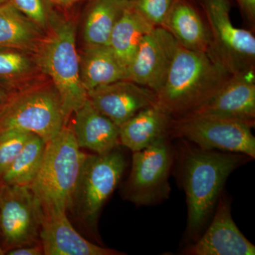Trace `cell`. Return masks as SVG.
Listing matches in <instances>:
<instances>
[{
	"instance_id": "cell-1",
	"label": "cell",
	"mask_w": 255,
	"mask_h": 255,
	"mask_svg": "<svg viewBox=\"0 0 255 255\" xmlns=\"http://www.w3.org/2000/svg\"><path fill=\"white\" fill-rule=\"evenodd\" d=\"M179 174L187 196V236L195 242L201 236L216 209L228 178L249 156L205 150L182 139Z\"/></svg>"
},
{
	"instance_id": "cell-2",
	"label": "cell",
	"mask_w": 255,
	"mask_h": 255,
	"mask_svg": "<svg viewBox=\"0 0 255 255\" xmlns=\"http://www.w3.org/2000/svg\"><path fill=\"white\" fill-rule=\"evenodd\" d=\"M231 74L208 53L178 45L157 103L173 117L190 114L213 97Z\"/></svg>"
},
{
	"instance_id": "cell-3",
	"label": "cell",
	"mask_w": 255,
	"mask_h": 255,
	"mask_svg": "<svg viewBox=\"0 0 255 255\" xmlns=\"http://www.w3.org/2000/svg\"><path fill=\"white\" fill-rule=\"evenodd\" d=\"M86 156L73 128L66 125L47 142L41 167L30 186L43 214L66 213L70 209Z\"/></svg>"
},
{
	"instance_id": "cell-4",
	"label": "cell",
	"mask_w": 255,
	"mask_h": 255,
	"mask_svg": "<svg viewBox=\"0 0 255 255\" xmlns=\"http://www.w3.org/2000/svg\"><path fill=\"white\" fill-rule=\"evenodd\" d=\"M35 53L37 65L51 79L58 92L68 121L88 99L80 77L75 25L70 20L57 18Z\"/></svg>"
},
{
	"instance_id": "cell-5",
	"label": "cell",
	"mask_w": 255,
	"mask_h": 255,
	"mask_svg": "<svg viewBox=\"0 0 255 255\" xmlns=\"http://www.w3.org/2000/svg\"><path fill=\"white\" fill-rule=\"evenodd\" d=\"M59 95L53 85H42L16 92L0 117V132L23 130L46 142L66 125Z\"/></svg>"
},
{
	"instance_id": "cell-6",
	"label": "cell",
	"mask_w": 255,
	"mask_h": 255,
	"mask_svg": "<svg viewBox=\"0 0 255 255\" xmlns=\"http://www.w3.org/2000/svg\"><path fill=\"white\" fill-rule=\"evenodd\" d=\"M126 167L125 157L117 147L85 157L70 208L92 232L97 231L101 211L120 182Z\"/></svg>"
},
{
	"instance_id": "cell-7",
	"label": "cell",
	"mask_w": 255,
	"mask_h": 255,
	"mask_svg": "<svg viewBox=\"0 0 255 255\" xmlns=\"http://www.w3.org/2000/svg\"><path fill=\"white\" fill-rule=\"evenodd\" d=\"M205 16L212 38L211 56L231 75L255 73V37L236 27L230 0H196Z\"/></svg>"
},
{
	"instance_id": "cell-8",
	"label": "cell",
	"mask_w": 255,
	"mask_h": 255,
	"mask_svg": "<svg viewBox=\"0 0 255 255\" xmlns=\"http://www.w3.org/2000/svg\"><path fill=\"white\" fill-rule=\"evenodd\" d=\"M174 157L169 137L132 152L130 175L124 184V198L138 206L155 205L168 199Z\"/></svg>"
},
{
	"instance_id": "cell-9",
	"label": "cell",
	"mask_w": 255,
	"mask_h": 255,
	"mask_svg": "<svg viewBox=\"0 0 255 255\" xmlns=\"http://www.w3.org/2000/svg\"><path fill=\"white\" fill-rule=\"evenodd\" d=\"M252 126L231 119L186 116L173 118L169 138H180L205 150L235 152L255 157Z\"/></svg>"
},
{
	"instance_id": "cell-10",
	"label": "cell",
	"mask_w": 255,
	"mask_h": 255,
	"mask_svg": "<svg viewBox=\"0 0 255 255\" xmlns=\"http://www.w3.org/2000/svg\"><path fill=\"white\" fill-rule=\"evenodd\" d=\"M43 212L28 186L8 185L0 182V241L6 252L41 243Z\"/></svg>"
},
{
	"instance_id": "cell-11",
	"label": "cell",
	"mask_w": 255,
	"mask_h": 255,
	"mask_svg": "<svg viewBox=\"0 0 255 255\" xmlns=\"http://www.w3.org/2000/svg\"><path fill=\"white\" fill-rule=\"evenodd\" d=\"M178 45L165 28H152L140 42L128 68L127 80L157 93L167 78Z\"/></svg>"
},
{
	"instance_id": "cell-12",
	"label": "cell",
	"mask_w": 255,
	"mask_h": 255,
	"mask_svg": "<svg viewBox=\"0 0 255 255\" xmlns=\"http://www.w3.org/2000/svg\"><path fill=\"white\" fill-rule=\"evenodd\" d=\"M189 255H254L255 246L233 221L231 201L223 194L212 221L202 236L184 251Z\"/></svg>"
},
{
	"instance_id": "cell-13",
	"label": "cell",
	"mask_w": 255,
	"mask_h": 255,
	"mask_svg": "<svg viewBox=\"0 0 255 255\" xmlns=\"http://www.w3.org/2000/svg\"><path fill=\"white\" fill-rule=\"evenodd\" d=\"M255 81V73L232 75L211 99L186 116L231 119L254 127Z\"/></svg>"
},
{
	"instance_id": "cell-14",
	"label": "cell",
	"mask_w": 255,
	"mask_h": 255,
	"mask_svg": "<svg viewBox=\"0 0 255 255\" xmlns=\"http://www.w3.org/2000/svg\"><path fill=\"white\" fill-rule=\"evenodd\" d=\"M99 112L120 127L140 111L157 103V94L130 80H123L87 92Z\"/></svg>"
},
{
	"instance_id": "cell-15",
	"label": "cell",
	"mask_w": 255,
	"mask_h": 255,
	"mask_svg": "<svg viewBox=\"0 0 255 255\" xmlns=\"http://www.w3.org/2000/svg\"><path fill=\"white\" fill-rule=\"evenodd\" d=\"M40 241L46 255H120L87 241L73 228L66 213L43 214Z\"/></svg>"
},
{
	"instance_id": "cell-16",
	"label": "cell",
	"mask_w": 255,
	"mask_h": 255,
	"mask_svg": "<svg viewBox=\"0 0 255 255\" xmlns=\"http://www.w3.org/2000/svg\"><path fill=\"white\" fill-rule=\"evenodd\" d=\"M181 46L211 55L212 38L196 0H176L162 25Z\"/></svg>"
},
{
	"instance_id": "cell-17",
	"label": "cell",
	"mask_w": 255,
	"mask_h": 255,
	"mask_svg": "<svg viewBox=\"0 0 255 255\" xmlns=\"http://www.w3.org/2000/svg\"><path fill=\"white\" fill-rule=\"evenodd\" d=\"M75 114L73 129L80 148L105 154L120 145L118 126L99 112L88 99Z\"/></svg>"
},
{
	"instance_id": "cell-18",
	"label": "cell",
	"mask_w": 255,
	"mask_h": 255,
	"mask_svg": "<svg viewBox=\"0 0 255 255\" xmlns=\"http://www.w3.org/2000/svg\"><path fill=\"white\" fill-rule=\"evenodd\" d=\"M173 117L156 103L139 112L119 127L120 145L132 152L169 137Z\"/></svg>"
},
{
	"instance_id": "cell-19",
	"label": "cell",
	"mask_w": 255,
	"mask_h": 255,
	"mask_svg": "<svg viewBox=\"0 0 255 255\" xmlns=\"http://www.w3.org/2000/svg\"><path fill=\"white\" fill-rule=\"evenodd\" d=\"M80 63V77L87 92L127 79V68L109 46L85 47Z\"/></svg>"
},
{
	"instance_id": "cell-20",
	"label": "cell",
	"mask_w": 255,
	"mask_h": 255,
	"mask_svg": "<svg viewBox=\"0 0 255 255\" xmlns=\"http://www.w3.org/2000/svg\"><path fill=\"white\" fill-rule=\"evenodd\" d=\"M43 31L9 1L0 5V49L36 52Z\"/></svg>"
},
{
	"instance_id": "cell-21",
	"label": "cell",
	"mask_w": 255,
	"mask_h": 255,
	"mask_svg": "<svg viewBox=\"0 0 255 255\" xmlns=\"http://www.w3.org/2000/svg\"><path fill=\"white\" fill-rule=\"evenodd\" d=\"M128 5V0H91L84 21L85 47L108 46L114 26Z\"/></svg>"
},
{
	"instance_id": "cell-22",
	"label": "cell",
	"mask_w": 255,
	"mask_h": 255,
	"mask_svg": "<svg viewBox=\"0 0 255 255\" xmlns=\"http://www.w3.org/2000/svg\"><path fill=\"white\" fill-rule=\"evenodd\" d=\"M153 28L129 2L114 26L108 45L127 71L142 38Z\"/></svg>"
},
{
	"instance_id": "cell-23",
	"label": "cell",
	"mask_w": 255,
	"mask_h": 255,
	"mask_svg": "<svg viewBox=\"0 0 255 255\" xmlns=\"http://www.w3.org/2000/svg\"><path fill=\"white\" fill-rule=\"evenodd\" d=\"M47 142L32 134L14 162L0 177V182L8 185H31L38 173Z\"/></svg>"
},
{
	"instance_id": "cell-24",
	"label": "cell",
	"mask_w": 255,
	"mask_h": 255,
	"mask_svg": "<svg viewBox=\"0 0 255 255\" xmlns=\"http://www.w3.org/2000/svg\"><path fill=\"white\" fill-rule=\"evenodd\" d=\"M35 63L28 52L0 49V85L14 91L23 80L31 75Z\"/></svg>"
},
{
	"instance_id": "cell-25",
	"label": "cell",
	"mask_w": 255,
	"mask_h": 255,
	"mask_svg": "<svg viewBox=\"0 0 255 255\" xmlns=\"http://www.w3.org/2000/svg\"><path fill=\"white\" fill-rule=\"evenodd\" d=\"M25 16L37 26L47 31L59 16L53 7L52 0H9Z\"/></svg>"
},
{
	"instance_id": "cell-26",
	"label": "cell",
	"mask_w": 255,
	"mask_h": 255,
	"mask_svg": "<svg viewBox=\"0 0 255 255\" xmlns=\"http://www.w3.org/2000/svg\"><path fill=\"white\" fill-rule=\"evenodd\" d=\"M32 134L16 129L0 132V177L14 162Z\"/></svg>"
},
{
	"instance_id": "cell-27",
	"label": "cell",
	"mask_w": 255,
	"mask_h": 255,
	"mask_svg": "<svg viewBox=\"0 0 255 255\" xmlns=\"http://www.w3.org/2000/svg\"><path fill=\"white\" fill-rule=\"evenodd\" d=\"M135 11L153 27H162L176 0H128Z\"/></svg>"
},
{
	"instance_id": "cell-28",
	"label": "cell",
	"mask_w": 255,
	"mask_h": 255,
	"mask_svg": "<svg viewBox=\"0 0 255 255\" xmlns=\"http://www.w3.org/2000/svg\"><path fill=\"white\" fill-rule=\"evenodd\" d=\"M8 255H42L43 254V247L41 243L27 245L13 248L5 253Z\"/></svg>"
},
{
	"instance_id": "cell-29",
	"label": "cell",
	"mask_w": 255,
	"mask_h": 255,
	"mask_svg": "<svg viewBox=\"0 0 255 255\" xmlns=\"http://www.w3.org/2000/svg\"><path fill=\"white\" fill-rule=\"evenodd\" d=\"M243 16L251 23L252 26L255 23V0H236Z\"/></svg>"
},
{
	"instance_id": "cell-30",
	"label": "cell",
	"mask_w": 255,
	"mask_h": 255,
	"mask_svg": "<svg viewBox=\"0 0 255 255\" xmlns=\"http://www.w3.org/2000/svg\"><path fill=\"white\" fill-rule=\"evenodd\" d=\"M16 92L9 90L7 87L3 86L2 85H0V104L7 102Z\"/></svg>"
},
{
	"instance_id": "cell-31",
	"label": "cell",
	"mask_w": 255,
	"mask_h": 255,
	"mask_svg": "<svg viewBox=\"0 0 255 255\" xmlns=\"http://www.w3.org/2000/svg\"><path fill=\"white\" fill-rule=\"evenodd\" d=\"M54 4L60 5L62 6H70L71 5L75 4V3L78 2L80 0H52Z\"/></svg>"
},
{
	"instance_id": "cell-32",
	"label": "cell",
	"mask_w": 255,
	"mask_h": 255,
	"mask_svg": "<svg viewBox=\"0 0 255 255\" xmlns=\"http://www.w3.org/2000/svg\"><path fill=\"white\" fill-rule=\"evenodd\" d=\"M10 100H11V99H10ZM9 101H8L7 102H6V103L0 104V117H1V114H2L3 112H4L5 109H6V105H7Z\"/></svg>"
},
{
	"instance_id": "cell-33",
	"label": "cell",
	"mask_w": 255,
	"mask_h": 255,
	"mask_svg": "<svg viewBox=\"0 0 255 255\" xmlns=\"http://www.w3.org/2000/svg\"><path fill=\"white\" fill-rule=\"evenodd\" d=\"M4 255V251L1 248V241H0V255Z\"/></svg>"
},
{
	"instance_id": "cell-34",
	"label": "cell",
	"mask_w": 255,
	"mask_h": 255,
	"mask_svg": "<svg viewBox=\"0 0 255 255\" xmlns=\"http://www.w3.org/2000/svg\"><path fill=\"white\" fill-rule=\"evenodd\" d=\"M9 0H0V5L4 4V3L7 2Z\"/></svg>"
}]
</instances>
